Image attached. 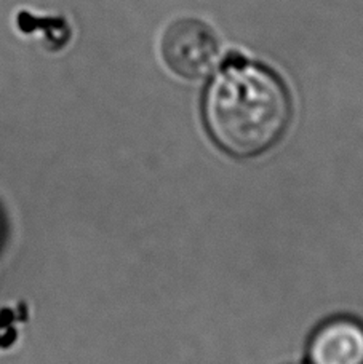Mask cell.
<instances>
[{
    "instance_id": "6da1fadb",
    "label": "cell",
    "mask_w": 363,
    "mask_h": 364,
    "mask_svg": "<svg viewBox=\"0 0 363 364\" xmlns=\"http://www.w3.org/2000/svg\"><path fill=\"white\" fill-rule=\"evenodd\" d=\"M290 97L268 69L250 64L226 68L205 97V122L219 147L253 157L282 138L290 122Z\"/></svg>"
},
{
    "instance_id": "7a4b0ae2",
    "label": "cell",
    "mask_w": 363,
    "mask_h": 364,
    "mask_svg": "<svg viewBox=\"0 0 363 364\" xmlns=\"http://www.w3.org/2000/svg\"><path fill=\"white\" fill-rule=\"evenodd\" d=\"M160 48L167 66L191 80L211 74L219 60L215 31L196 18H183L168 26Z\"/></svg>"
},
{
    "instance_id": "3957f363",
    "label": "cell",
    "mask_w": 363,
    "mask_h": 364,
    "mask_svg": "<svg viewBox=\"0 0 363 364\" xmlns=\"http://www.w3.org/2000/svg\"><path fill=\"white\" fill-rule=\"evenodd\" d=\"M312 364H363V326L338 318L319 328L309 346Z\"/></svg>"
}]
</instances>
